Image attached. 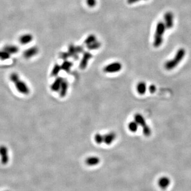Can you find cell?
Here are the masks:
<instances>
[{
	"mask_svg": "<svg viewBox=\"0 0 191 191\" xmlns=\"http://www.w3.org/2000/svg\"><path fill=\"white\" fill-rule=\"evenodd\" d=\"M10 80L15 84L16 90L23 95H28L30 93V89L27 84L21 80L19 75L16 73H12L10 75Z\"/></svg>",
	"mask_w": 191,
	"mask_h": 191,
	"instance_id": "1",
	"label": "cell"
},
{
	"mask_svg": "<svg viewBox=\"0 0 191 191\" xmlns=\"http://www.w3.org/2000/svg\"><path fill=\"white\" fill-rule=\"evenodd\" d=\"M185 50L184 48L178 49L175 54V57L171 60L166 62L164 65L165 68L167 70H171L178 66L179 63L182 61L185 55Z\"/></svg>",
	"mask_w": 191,
	"mask_h": 191,
	"instance_id": "2",
	"label": "cell"
},
{
	"mask_svg": "<svg viewBox=\"0 0 191 191\" xmlns=\"http://www.w3.org/2000/svg\"><path fill=\"white\" fill-rule=\"evenodd\" d=\"M166 28V27L164 22H159L157 24L153 40V46L155 48H159L162 44Z\"/></svg>",
	"mask_w": 191,
	"mask_h": 191,
	"instance_id": "3",
	"label": "cell"
},
{
	"mask_svg": "<svg viewBox=\"0 0 191 191\" xmlns=\"http://www.w3.org/2000/svg\"><path fill=\"white\" fill-rule=\"evenodd\" d=\"M134 119L135 122L142 127V131L143 134L146 137H149L151 134V130L149 126L146 123V120L142 115L140 114H136L134 116Z\"/></svg>",
	"mask_w": 191,
	"mask_h": 191,
	"instance_id": "4",
	"label": "cell"
},
{
	"mask_svg": "<svg viewBox=\"0 0 191 191\" xmlns=\"http://www.w3.org/2000/svg\"><path fill=\"white\" fill-rule=\"evenodd\" d=\"M122 64L120 62H113L106 66L104 68V71L106 73H116L122 69Z\"/></svg>",
	"mask_w": 191,
	"mask_h": 191,
	"instance_id": "5",
	"label": "cell"
},
{
	"mask_svg": "<svg viewBox=\"0 0 191 191\" xmlns=\"http://www.w3.org/2000/svg\"><path fill=\"white\" fill-rule=\"evenodd\" d=\"M171 185V180L168 176L161 177L158 180V185L159 188L165 190L167 189Z\"/></svg>",
	"mask_w": 191,
	"mask_h": 191,
	"instance_id": "6",
	"label": "cell"
},
{
	"mask_svg": "<svg viewBox=\"0 0 191 191\" xmlns=\"http://www.w3.org/2000/svg\"><path fill=\"white\" fill-rule=\"evenodd\" d=\"M0 156L2 164L6 165L9 161V156L8 154V149L6 146H0Z\"/></svg>",
	"mask_w": 191,
	"mask_h": 191,
	"instance_id": "7",
	"label": "cell"
},
{
	"mask_svg": "<svg viewBox=\"0 0 191 191\" xmlns=\"http://www.w3.org/2000/svg\"><path fill=\"white\" fill-rule=\"evenodd\" d=\"M164 20L166 27L171 29L174 25V16L171 12H167L164 15Z\"/></svg>",
	"mask_w": 191,
	"mask_h": 191,
	"instance_id": "8",
	"label": "cell"
},
{
	"mask_svg": "<svg viewBox=\"0 0 191 191\" xmlns=\"http://www.w3.org/2000/svg\"><path fill=\"white\" fill-rule=\"evenodd\" d=\"M93 55L89 52H85L84 53V56L82 57L81 61L80 62V68L81 69L84 70L86 69L89 61L90 58H92Z\"/></svg>",
	"mask_w": 191,
	"mask_h": 191,
	"instance_id": "9",
	"label": "cell"
},
{
	"mask_svg": "<svg viewBox=\"0 0 191 191\" xmlns=\"http://www.w3.org/2000/svg\"><path fill=\"white\" fill-rule=\"evenodd\" d=\"M64 79L62 77H57L52 84L51 85V89L53 91H58L60 89L61 86L63 81Z\"/></svg>",
	"mask_w": 191,
	"mask_h": 191,
	"instance_id": "10",
	"label": "cell"
},
{
	"mask_svg": "<svg viewBox=\"0 0 191 191\" xmlns=\"http://www.w3.org/2000/svg\"><path fill=\"white\" fill-rule=\"evenodd\" d=\"M116 138V133L111 132L104 135V142L107 145L111 144Z\"/></svg>",
	"mask_w": 191,
	"mask_h": 191,
	"instance_id": "11",
	"label": "cell"
},
{
	"mask_svg": "<svg viewBox=\"0 0 191 191\" xmlns=\"http://www.w3.org/2000/svg\"><path fill=\"white\" fill-rule=\"evenodd\" d=\"M69 87V84L67 80L64 79L63 81L62 82V85L61 86L60 89V96L61 97H64L67 93V89Z\"/></svg>",
	"mask_w": 191,
	"mask_h": 191,
	"instance_id": "12",
	"label": "cell"
},
{
	"mask_svg": "<svg viewBox=\"0 0 191 191\" xmlns=\"http://www.w3.org/2000/svg\"><path fill=\"white\" fill-rule=\"evenodd\" d=\"M100 162V159L97 157H90L86 159V163L87 165L93 166L98 165Z\"/></svg>",
	"mask_w": 191,
	"mask_h": 191,
	"instance_id": "13",
	"label": "cell"
},
{
	"mask_svg": "<svg viewBox=\"0 0 191 191\" xmlns=\"http://www.w3.org/2000/svg\"><path fill=\"white\" fill-rule=\"evenodd\" d=\"M137 90L139 94L143 95L147 91V84L144 82H140L137 84Z\"/></svg>",
	"mask_w": 191,
	"mask_h": 191,
	"instance_id": "14",
	"label": "cell"
},
{
	"mask_svg": "<svg viewBox=\"0 0 191 191\" xmlns=\"http://www.w3.org/2000/svg\"><path fill=\"white\" fill-rule=\"evenodd\" d=\"M72 66H73V63L72 62L66 60L62 63V66H61L62 70L66 71L67 73H69Z\"/></svg>",
	"mask_w": 191,
	"mask_h": 191,
	"instance_id": "15",
	"label": "cell"
},
{
	"mask_svg": "<svg viewBox=\"0 0 191 191\" xmlns=\"http://www.w3.org/2000/svg\"><path fill=\"white\" fill-rule=\"evenodd\" d=\"M138 124L135 121H134L130 122L129 124L128 125V127L131 132L135 133L138 129Z\"/></svg>",
	"mask_w": 191,
	"mask_h": 191,
	"instance_id": "16",
	"label": "cell"
},
{
	"mask_svg": "<svg viewBox=\"0 0 191 191\" xmlns=\"http://www.w3.org/2000/svg\"><path fill=\"white\" fill-rule=\"evenodd\" d=\"M62 70L61 66L58 65L57 64H56L53 67V70L51 72V75L53 77H56L57 76L58 73H60L61 70Z\"/></svg>",
	"mask_w": 191,
	"mask_h": 191,
	"instance_id": "17",
	"label": "cell"
},
{
	"mask_svg": "<svg viewBox=\"0 0 191 191\" xmlns=\"http://www.w3.org/2000/svg\"><path fill=\"white\" fill-rule=\"evenodd\" d=\"M100 44L99 42H93L91 44H89L87 45V48L88 49H90V50H93V49H98L99 48H100Z\"/></svg>",
	"mask_w": 191,
	"mask_h": 191,
	"instance_id": "18",
	"label": "cell"
},
{
	"mask_svg": "<svg viewBox=\"0 0 191 191\" xmlns=\"http://www.w3.org/2000/svg\"><path fill=\"white\" fill-rule=\"evenodd\" d=\"M95 141L98 144L102 143L104 142V135H102L100 133H97L95 135Z\"/></svg>",
	"mask_w": 191,
	"mask_h": 191,
	"instance_id": "19",
	"label": "cell"
},
{
	"mask_svg": "<svg viewBox=\"0 0 191 191\" xmlns=\"http://www.w3.org/2000/svg\"><path fill=\"white\" fill-rule=\"evenodd\" d=\"M96 41V37H95V35H91L88 37V38L84 41V43H86L88 45L91 44V43H93Z\"/></svg>",
	"mask_w": 191,
	"mask_h": 191,
	"instance_id": "20",
	"label": "cell"
},
{
	"mask_svg": "<svg viewBox=\"0 0 191 191\" xmlns=\"http://www.w3.org/2000/svg\"><path fill=\"white\" fill-rule=\"evenodd\" d=\"M86 2L89 7H94L96 5V0H87Z\"/></svg>",
	"mask_w": 191,
	"mask_h": 191,
	"instance_id": "21",
	"label": "cell"
},
{
	"mask_svg": "<svg viewBox=\"0 0 191 191\" xmlns=\"http://www.w3.org/2000/svg\"><path fill=\"white\" fill-rule=\"evenodd\" d=\"M70 57V55L68 54V53H63L60 55V57L62 58L64 60H66L67 58H69Z\"/></svg>",
	"mask_w": 191,
	"mask_h": 191,
	"instance_id": "22",
	"label": "cell"
},
{
	"mask_svg": "<svg viewBox=\"0 0 191 191\" xmlns=\"http://www.w3.org/2000/svg\"><path fill=\"white\" fill-rule=\"evenodd\" d=\"M149 90L150 93H155V91H156V87L154 85V84H151L149 86Z\"/></svg>",
	"mask_w": 191,
	"mask_h": 191,
	"instance_id": "23",
	"label": "cell"
},
{
	"mask_svg": "<svg viewBox=\"0 0 191 191\" xmlns=\"http://www.w3.org/2000/svg\"><path fill=\"white\" fill-rule=\"evenodd\" d=\"M141 0H127V2L129 4H133L139 2Z\"/></svg>",
	"mask_w": 191,
	"mask_h": 191,
	"instance_id": "24",
	"label": "cell"
}]
</instances>
